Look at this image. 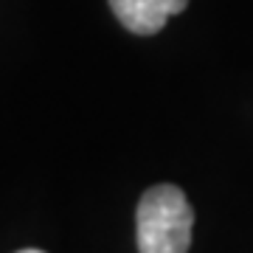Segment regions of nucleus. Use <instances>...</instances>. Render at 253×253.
Wrapping results in <instances>:
<instances>
[{"mask_svg": "<svg viewBox=\"0 0 253 253\" xmlns=\"http://www.w3.org/2000/svg\"><path fill=\"white\" fill-rule=\"evenodd\" d=\"M138 251L141 253H189L194 211L183 189L161 183L138 203Z\"/></svg>", "mask_w": 253, "mask_h": 253, "instance_id": "nucleus-1", "label": "nucleus"}, {"mask_svg": "<svg viewBox=\"0 0 253 253\" xmlns=\"http://www.w3.org/2000/svg\"><path fill=\"white\" fill-rule=\"evenodd\" d=\"M189 0H110V9L116 11L121 26L132 34L149 37L158 34L172 14H180Z\"/></svg>", "mask_w": 253, "mask_h": 253, "instance_id": "nucleus-2", "label": "nucleus"}, {"mask_svg": "<svg viewBox=\"0 0 253 253\" xmlns=\"http://www.w3.org/2000/svg\"><path fill=\"white\" fill-rule=\"evenodd\" d=\"M20 253H42V251H37V248H28V251H20Z\"/></svg>", "mask_w": 253, "mask_h": 253, "instance_id": "nucleus-3", "label": "nucleus"}]
</instances>
